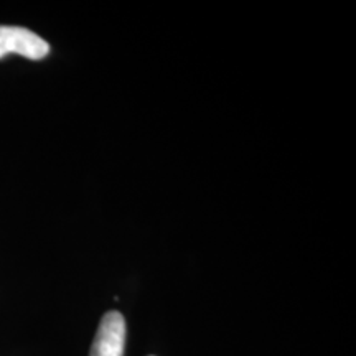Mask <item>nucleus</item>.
I'll use <instances>...</instances> for the list:
<instances>
[{"mask_svg": "<svg viewBox=\"0 0 356 356\" xmlns=\"http://www.w3.org/2000/svg\"><path fill=\"white\" fill-rule=\"evenodd\" d=\"M17 53L29 60H42L50 53V44L24 26L0 25V58Z\"/></svg>", "mask_w": 356, "mask_h": 356, "instance_id": "f257e3e1", "label": "nucleus"}, {"mask_svg": "<svg viewBox=\"0 0 356 356\" xmlns=\"http://www.w3.org/2000/svg\"><path fill=\"white\" fill-rule=\"evenodd\" d=\"M126 320L119 312H108L97 327L89 356H124L126 351Z\"/></svg>", "mask_w": 356, "mask_h": 356, "instance_id": "f03ea898", "label": "nucleus"}]
</instances>
